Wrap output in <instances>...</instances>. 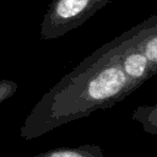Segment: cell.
<instances>
[{
    "mask_svg": "<svg viewBox=\"0 0 157 157\" xmlns=\"http://www.w3.org/2000/svg\"><path fill=\"white\" fill-rule=\"evenodd\" d=\"M17 88H18V83L16 81L9 78L0 80V104L6 99H9L10 97H12L16 93Z\"/></svg>",
    "mask_w": 157,
    "mask_h": 157,
    "instance_id": "obj_6",
    "label": "cell"
},
{
    "mask_svg": "<svg viewBox=\"0 0 157 157\" xmlns=\"http://www.w3.org/2000/svg\"><path fill=\"white\" fill-rule=\"evenodd\" d=\"M139 25L132 27V34L126 45L124 56H123V70L131 82V85L137 90L142 83H145L150 77L153 76L151 66L144 54L136 50L135 48V38L137 34Z\"/></svg>",
    "mask_w": 157,
    "mask_h": 157,
    "instance_id": "obj_3",
    "label": "cell"
},
{
    "mask_svg": "<svg viewBox=\"0 0 157 157\" xmlns=\"http://www.w3.org/2000/svg\"><path fill=\"white\" fill-rule=\"evenodd\" d=\"M31 157H105L102 147L94 144H83L76 147H56Z\"/></svg>",
    "mask_w": 157,
    "mask_h": 157,
    "instance_id": "obj_5",
    "label": "cell"
},
{
    "mask_svg": "<svg viewBox=\"0 0 157 157\" xmlns=\"http://www.w3.org/2000/svg\"><path fill=\"white\" fill-rule=\"evenodd\" d=\"M112 0H52L40 22L39 36L43 40L63 37L82 26Z\"/></svg>",
    "mask_w": 157,
    "mask_h": 157,
    "instance_id": "obj_2",
    "label": "cell"
},
{
    "mask_svg": "<svg viewBox=\"0 0 157 157\" xmlns=\"http://www.w3.org/2000/svg\"><path fill=\"white\" fill-rule=\"evenodd\" d=\"M135 48L144 54L151 66L153 75L157 74V13L139 23L135 38Z\"/></svg>",
    "mask_w": 157,
    "mask_h": 157,
    "instance_id": "obj_4",
    "label": "cell"
},
{
    "mask_svg": "<svg viewBox=\"0 0 157 157\" xmlns=\"http://www.w3.org/2000/svg\"><path fill=\"white\" fill-rule=\"evenodd\" d=\"M132 34L125 31L101 45L49 88L25 118L20 136L39 137L97 110L120 103L136 88L123 70V56Z\"/></svg>",
    "mask_w": 157,
    "mask_h": 157,
    "instance_id": "obj_1",
    "label": "cell"
}]
</instances>
